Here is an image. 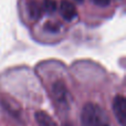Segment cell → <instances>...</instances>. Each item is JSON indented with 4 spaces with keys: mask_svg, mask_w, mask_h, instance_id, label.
Here are the masks:
<instances>
[{
    "mask_svg": "<svg viewBox=\"0 0 126 126\" xmlns=\"http://www.w3.org/2000/svg\"><path fill=\"white\" fill-rule=\"evenodd\" d=\"M82 126H111L106 112L95 103H87L81 112Z\"/></svg>",
    "mask_w": 126,
    "mask_h": 126,
    "instance_id": "obj_1",
    "label": "cell"
},
{
    "mask_svg": "<svg viewBox=\"0 0 126 126\" xmlns=\"http://www.w3.org/2000/svg\"><path fill=\"white\" fill-rule=\"evenodd\" d=\"M52 95L58 104L64 107L69 106L71 96H70V92L63 81L58 80L52 84Z\"/></svg>",
    "mask_w": 126,
    "mask_h": 126,
    "instance_id": "obj_2",
    "label": "cell"
},
{
    "mask_svg": "<svg viewBox=\"0 0 126 126\" xmlns=\"http://www.w3.org/2000/svg\"><path fill=\"white\" fill-rule=\"evenodd\" d=\"M113 112L121 126L126 125V100L123 95H116L113 101Z\"/></svg>",
    "mask_w": 126,
    "mask_h": 126,
    "instance_id": "obj_3",
    "label": "cell"
},
{
    "mask_svg": "<svg viewBox=\"0 0 126 126\" xmlns=\"http://www.w3.org/2000/svg\"><path fill=\"white\" fill-rule=\"evenodd\" d=\"M60 12L63 19L66 21H72L76 18L78 16V10H76L75 6L69 0H62L60 3Z\"/></svg>",
    "mask_w": 126,
    "mask_h": 126,
    "instance_id": "obj_4",
    "label": "cell"
},
{
    "mask_svg": "<svg viewBox=\"0 0 126 126\" xmlns=\"http://www.w3.org/2000/svg\"><path fill=\"white\" fill-rule=\"evenodd\" d=\"M28 11H29V16L32 20L38 21L41 19L43 10H42V6L35 0H29L28 1Z\"/></svg>",
    "mask_w": 126,
    "mask_h": 126,
    "instance_id": "obj_5",
    "label": "cell"
},
{
    "mask_svg": "<svg viewBox=\"0 0 126 126\" xmlns=\"http://www.w3.org/2000/svg\"><path fill=\"white\" fill-rule=\"evenodd\" d=\"M34 116L39 126H58L57 123L53 121V118L43 111H38Z\"/></svg>",
    "mask_w": 126,
    "mask_h": 126,
    "instance_id": "obj_6",
    "label": "cell"
},
{
    "mask_svg": "<svg viewBox=\"0 0 126 126\" xmlns=\"http://www.w3.org/2000/svg\"><path fill=\"white\" fill-rule=\"evenodd\" d=\"M42 10L47 13H53L57 10V2L55 0H44L42 3Z\"/></svg>",
    "mask_w": 126,
    "mask_h": 126,
    "instance_id": "obj_7",
    "label": "cell"
},
{
    "mask_svg": "<svg viewBox=\"0 0 126 126\" xmlns=\"http://www.w3.org/2000/svg\"><path fill=\"white\" fill-rule=\"evenodd\" d=\"M60 28H61V26H60L59 23H53V22H47L46 26H44V29H46L47 31H49V32H58V31L60 30Z\"/></svg>",
    "mask_w": 126,
    "mask_h": 126,
    "instance_id": "obj_8",
    "label": "cell"
},
{
    "mask_svg": "<svg viewBox=\"0 0 126 126\" xmlns=\"http://www.w3.org/2000/svg\"><path fill=\"white\" fill-rule=\"evenodd\" d=\"M96 6L100 7H107L110 3H111V0H92Z\"/></svg>",
    "mask_w": 126,
    "mask_h": 126,
    "instance_id": "obj_9",
    "label": "cell"
},
{
    "mask_svg": "<svg viewBox=\"0 0 126 126\" xmlns=\"http://www.w3.org/2000/svg\"><path fill=\"white\" fill-rule=\"evenodd\" d=\"M75 1H78V2H83V0H75Z\"/></svg>",
    "mask_w": 126,
    "mask_h": 126,
    "instance_id": "obj_10",
    "label": "cell"
}]
</instances>
